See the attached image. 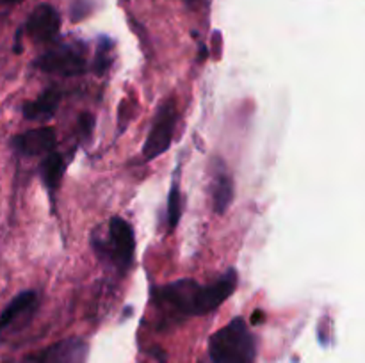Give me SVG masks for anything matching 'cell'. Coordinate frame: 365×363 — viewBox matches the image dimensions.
I'll return each mask as SVG.
<instances>
[{
  "label": "cell",
  "mask_w": 365,
  "mask_h": 363,
  "mask_svg": "<svg viewBox=\"0 0 365 363\" xmlns=\"http://www.w3.org/2000/svg\"><path fill=\"white\" fill-rule=\"evenodd\" d=\"M237 283L239 278L234 269L227 270L220 280L207 287L196 283L195 280H177L157 288L153 301L159 308H163V312H168L170 315H205L220 308L234 294Z\"/></svg>",
  "instance_id": "6da1fadb"
},
{
  "label": "cell",
  "mask_w": 365,
  "mask_h": 363,
  "mask_svg": "<svg viewBox=\"0 0 365 363\" xmlns=\"http://www.w3.org/2000/svg\"><path fill=\"white\" fill-rule=\"evenodd\" d=\"M209 354L214 363H255L257 340L245 319H232L209 340Z\"/></svg>",
  "instance_id": "7a4b0ae2"
},
{
  "label": "cell",
  "mask_w": 365,
  "mask_h": 363,
  "mask_svg": "<svg viewBox=\"0 0 365 363\" xmlns=\"http://www.w3.org/2000/svg\"><path fill=\"white\" fill-rule=\"evenodd\" d=\"M177 105L173 98L164 100L153 116L152 127L146 135L145 146H143V157L146 160H153L163 155L173 141L175 127H177Z\"/></svg>",
  "instance_id": "3957f363"
},
{
  "label": "cell",
  "mask_w": 365,
  "mask_h": 363,
  "mask_svg": "<svg viewBox=\"0 0 365 363\" xmlns=\"http://www.w3.org/2000/svg\"><path fill=\"white\" fill-rule=\"evenodd\" d=\"M96 249L100 251V255L109 256V260L114 262L118 269L127 270L135 251L134 230L125 219L113 217L109 221V242L102 244L100 241H96Z\"/></svg>",
  "instance_id": "277c9868"
},
{
  "label": "cell",
  "mask_w": 365,
  "mask_h": 363,
  "mask_svg": "<svg viewBox=\"0 0 365 363\" xmlns=\"http://www.w3.org/2000/svg\"><path fill=\"white\" fill-rule=\"evenodd\" d=\"M36 66L41 71L53 75H63V77H75L81 75L86 68L84 53L77 50L71 45H61L57 48L48 50L43 53L38 60Z\"/></svg>",
  "instance_id": "5b68a950"
},
{
  "label": "cell",
  "mask_w": 365,
  "mask_h": 363,
  "mask_svg": "<svg viewBox=\"0 0 365 363\" xmlns=\"http://www.w3.org/2000/svg\"><path fill=\"white\" fill-rule=\"evenodd\" d=\"M89 347L86 340L78 337L63 338L48 345L36 356L25 359V363H86Z\"/></svg>",
  "instance_id": "8992f818"
},
{
  "label": "cell",
  "mask_w": 365,
  "mask_h": 363,
  "mask_svg": "<svg viewBox=\"0 0 365 363\" xmlns=\"http://www.w3.org/2000/svg\"><path fill=\"white\" fill-rule=\"evenodd\" d=\"M59 27L61 16L56 7L50 6V4H41L29 14L25 32L32 41L46 43L52 41L59 34Z\"/></svg>",
  "instance_id": "52a82bcc"
},
{
  "label": "cell",
  "mask_w": 365,
  "mask_h": 363,
  "mask_svg": "<svg viewBox=\"0 0 365 363\" xmlns=\"http://www.w3.org/2000/svg\"><path fill=\"white\" fill-rule=\"evenodd\" d=\"M13 146L18 153L29 157L50 153L56 146V130L52 127L32 128L24 134H18L13 139Z\"/></svg>",
  "instance_id": "ba28073f"
},
{
  "label": "cell",
  "mask_w": 365,
  "mask_h": 363,
  "mask_svg": "<svg viewBox=\"0 0 365 363\" xmlns=\"http://www.w3.org/2000/svg\"><path fill=\"white\" fill-rule=\"evenodd\" d=\"M220 166L212 167V206L216 214H225L230 209L232 201H234V178L227 171V166L217 160Z\"/></svg>",
  "instance_id": "9c48e42d"
},
{
  "label": "cell",
  "mask_w": 365,
  "mask_h": 363,
  "mask_svg": "<svg viewBox=\"0 0 365 363\" xmlns=\"http://www.w3.org/2000/svg\"><path fill=\"white\" fill-rule=\"evenodd\" d=\"M61 102V93L57 89L50 88L43 91L32 102H27L24 105V116L29 121H46L56 114L57 107Z\"/></svg>",
  "instance_id": "30bf717a"
},
{
  "label": "cell",
  "mask_w": 365,
  "mask_h": 363,
  "mask_svg": "<svg viewBox=\"0 0 365 363\" xmlns=\"http://www.w3.org/2000/svg\"><path fill=\"white\" fill-rule=\"evenodd\" d=\"M38 305V295L34 290H25L20 292L9 305L4 308V312L0 313V335L7 330V327L13 326L20 317L27 315Z\"/></svg>",
  "instance_id": "8fae6325"
},
{
  "label": "cell",
  "mask_w": 365,
  "mask_h": 363,
  "mask_svg": "<svg viewBox=\"0 0 365 363\" xmlns=\"http://www.w3.org/2000/svg\"><path fill=\"white\" fill-rule=\"evenodd\" d=\"M64 169H66V164H64V159L61 157V153L53 152V149L50 153H46L45 160L41 162V178L50 191L59 187Z\"/></svg>",
  "instance_id": "7c38bea8"
},
{
  "label": "cell",
  "mask_w": 365,
  "mask_h": 363,
  "mask_svg": "<svg viewBox=\"0 0 365 363\" xmlns=\"http://www.w3.org/2000/svg\"><path fill=\"white\" fill-rule=\"evenodd\" d=\"M180 217H182V192L180 189H178V184L175 182V184L171 185L170 196H168V210H166V221L171 231L177 228Z\"/></svg>",
  "instance_id": "4fadbf2b"
},
{
  "label": "cell",
  "mask_w": 365,
  "mask_h": 363,
  "mask_svg": "<svg viewBox=\"0 0 365 363\" xmlns=\"http://www.w3.org/2000/svg\"><path fill=\"white\" fill-rule=\"evenodd\" d=\"M110 48H113V43L107 38H102L98 43V48H96V59H95V71L98 75L106 73L107 68L110 66Z\"/></svg>",
  "instance_id": "5bb4252c"
},
{
  "label": "cell",
  "mask_w": 365,
  "mask_h": 363,
  "mask_svg": "<svg viewBox=\"0 0 365 363\" xmlns=\"http://www.w3.org/2000/svg\"><path fill=\"white\" fill-rule=\"evenodd\" d=\"M78 123H81L82 135H84V137H89L93 132V128H95V117H93V114L84 112L81 116V120H78Z\"/></svg>",
  "instance_id": "9a60e30c"
},
{
  "label": "cell",
  "mask_w": 365,
  "mask_h": 363,
  "mask_svg": "<svg viewBox=\"0 0 365 363\" xmlns=\"http://www.w3.org/2000/svg\"><path fill=\"white\" fill-rule=\"evenodd\" d=\"M264 317H266V315H264V312H260V310H257V312L252 315V322H253V324H260V322H262V320H264Z\"/></svg>",
  "instance_id": "2e32d148"
},
{
  "label": "cell",
  "mask_w": 365,
  "mask_h": 363,
  "mask_svg": "<svg viewBox=\"0 0 365 363\" xmlns=\"http://www.w3.org/2000/svg\"><path fill=\"white\" fill-rule=\"evenodd\" d=\"M21 0H0V6H14V4H20Z\"/></svg>",
  "instance_id": "e0dca14e"
}]
</instances>
